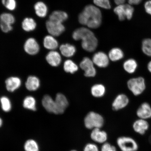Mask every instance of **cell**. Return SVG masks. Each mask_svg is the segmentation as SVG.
Returning <instances> with one entry per match:
<instances>
[{
	"label": "cell",
	"mask_w": 151,
	"mask_h": 151,
	"mask_svg": "<svg viewBox=\"0 0 151 151\" xmlns=\"http://www.w3.org/2000/svg\"><path fill=\"white\" fill-rule=\"evenodd\" d=\"M102 15L101 11L93 5L86 6L79 14L78 20L83 25L91 28H97L101 25Z\"/></svg>",
	"instance_id": "1"
},
{
	"label": "cell",
	"mask_w": 151,
	"mask_h": 151,
	"mask_svg": "<svg viewBox=\"0 0 151 151\" xmlns=\"http://www.w3.org/2000/svg\"><path fill=\"white\" fill-rule=\"evenodd\" d=\"M73 37L75 40H82L83 49L88 52H93L97 48L98 40L94 33L89 29L82 27L73 32Z\"/></svg>",
	"instance_id": "2"
},
{
	"label": "cell",
	"mask_w": 151,
	"mask_h": 151,
	"mask_svg": "<svg viewBox=\"0 0 151 151\" xmlns=\"http://www.w3.org/2000/svg\"><path fill=\"white\" fill-rule=\"evenodd\" d=\"M104 123V120L101 115L94 112H90L85 117L84 124L85 127L89 129L100 128Z\"/></svg>",
	"instance_id": "3"
},
{
	"label": "cell",
	"mask_w": 151,
	"mask_h": 151,
	"mask_svg": "<svg viewBox=\"0 0 151 151\" xmlns=\"http://www.w3.org/2000/svg\"><path fill=\"white\" fill-rule=\"evenodd\" d=\"M116 143L122 151H137L139 149L138 143L131 137H119L117 139Z\"/></svg>",
	"instance_id": "4"
},
{
	"label": "cell",
	"mask_w": 151,
	"mask_h": 151,
	"mask_svg": "<svg viewBox=\"0 0 151 151\" xmlns=\"http://www.w3.org/2000/svg\"><path fill=\"white\" fill-rule=\"evenodd\" d=\"M127 86L134 95H140L146 89V83L144 78L139 77L133 78L128 81Z\"/></svg>",
	"instance_id": "5"
},
{
	"label": "cell",
	"mask_w": 151,
	"mask_h": 151,
	"mask_svg": "<svg viewBox=\"0 0 151 151\" xmlns=\"http://www.w3.org/2000/svg\"><path fill=\"white\" fill-rule=\"evenodd\" d=\"M114 12L117 15L119 20L123 21L127 18L130 20L133 17L134 9L131 5L126 4L118 6L114 9Z\"/></svg>",
	"instance_id": "6"
},
{
	"label": "cell",
	"mask_w": 151,
	"mask_h": 151,
	"mask_svg": "<svg viewBox=\"0 0 151 151\" xmlns=\"http://www.w3.org/2000/svg\"><path fill=\"white\" fill-rule=\"evenodd\" d=\"M46 27L49 33L53 37L61 35L65 30V27L62 23L50 20L46 22Z\"/></svg>",
	"instance_id": "7"
},
{
	"label": "cell",
	"mask_w": 151,
	"mask_h": 151,
	"mask_svg": "<svg viewBox=\"0 0 151 151\" xmlns=\"http://www.w3.org/2000/svg\"><path fill=\"white\" fill-rule=\"evenodd\" d=\"M80 67L84 71V75L87 77H93L95 76L96 70L94 67V63L88 57H85L81 62Z\"/></svg>",
	"instance_id": "8"
},
{
	"label": "cell",
	"mask_w": 151,
	"mask_h": 151,
	"mask_svg": "<svg viewBox=\"0 0 151 151\" xmlns=\"http://www.w3.org/2000/svg\"><path fill=\"white\" fill-rule=\"evenodd\" d=\"M150 124L148 120L138 118L135 120L132 124L134 132L139 135L145 134L148 131Z\"/></svg>",
	"instance_id": "9"
},
{
	"label": "cell",
	"mask_w": 151,
	"mask_h": 151,
	"mask_svg": "<svg viewBox=\"0 0 151 151\" xmlns=\"http://www.w3.org/2000/svg\"><path fill=\"white\" fill-rule=\"evenodd\" d=\"M24 50L30 55H35L39 51L40 47L38 43L33 38H29L26 41L24 45Z\"/></svg>",
	"instance_id": "10"
},
{
	"label": "cell",
	"mask_w": 151,
	"mask_h": 151,
	"mask_svg": "<svg viewBox=\"0 0 151 151\" xmlns=\"http://www.w3.org/2000/svg\"><path fill=\"white\" fill-rule=\"evenodd\" d=\"M137 116L139 119L148 120L151 118V106L150 104L143 103L139 106L136 112Z\"/></svg>",
	"instance_id": "11"
},
{
	"label": "cell",
	"mask_w": 151,
	"mask_h": 151,
	"mask_svg": "<svg viewBox=\"0 0 151 151\" xmlns=\"http://www.w3.org/2000/svg\"><path fill=\"white\" fill-rule=\"evenodd\" d=\"M92 61L98 67L105 68L109 65V57L104 52H100L94 55Z\"/></svg>",
	"instance_id": "12"
},
{
	"label": "cell",
	"mask_w": 151,
	"mask_h": 151,
	"mask_svg": "<svg viewBox=\"0 0 151 151\" xmlns=\"http://www.w3.org/2000/svg\"><path fill=\"white\" fill-rule=\"evenodd\" d=\"M42 104L43 107L47 112L58 114V109L55 101H54L50 96L47 95L43 97Z\"/></svg>",
	"instance_id": "13"
},
{
	"label": "cell",
	"mask_w": 151,
	"mask_h": 151,
	"mask_svg": "<svg viewBox=\"0 0 151 151\" xmlns=\"http://www.w3.org/2000/svg\"><path fill=\"white\" fill-rule=\"evenodd\" d=\"M129 102L127 96L123 94H120L116 97L112 104V108L114 111H118L125 108Z\"/></svg>",
	"instance_id": "14"
},
{
	"label": "cell",
	"mask_w": 151,
	"mask_h": 151,
	"mask_svg": "<svg viewBox=\"0 0 151 151\" xmlns=\"http://www.w3.org/2000/svg\"><path fill=\"white\" fill-rule=\"evenodd\" d=\"M90 137L92 140L99 143H105L108 137L106 132L100 129V128L93 129L91 133Z\"/></svg>",
	"instance_id": "15"
},
{
	"label": "cell",
	"mask_w": 151,
	"mask_h": 151,
	"mask_svg": "<svg viewBox=\"0 0 151 151\" xmlns=\"http://www.w3.org/2000/svg\"><path fill=\"white\" fill-rule=\"evenodd\" d=\"M55 101L57 106L58 114H62L68 106L69 103L67 98L63 94L58 93L57 94Z\"/></svg>",
	"instance_id": "16"
},
{
	"label": "cell",
	"mask_w": 151,
	"mask_h": 151,
	"mask_svg": "<svg viewBox=\"0 0 151 151\" xmlns=\"http://www.w3.org/2000/svg\"><path fill=\"white\" fill-rule=\"evenodd\" d=\"M48 63L52 67H58L61 64V57L60 54L56 51L52 50L48 53L46 57Z\"/></svg>",
	"instance_id": "17"
},
{
	"label": "cell",
	"mask_w": 151,
	"mask_h": 151,
	"mask_svg": "<svg viewBox=\"0 0 151 151\" xmlns=\"http://www.w3.org/2000/svg\"><path fill=\"white\" fill-rule=\"evenodd\" d=\"M5 83L7 90L9 92H13L20 87L22 82L18 77H12L7 78Z\"/></svg>",
	"instance_id": "18"
},
{
	"label": "cell",
	"mask_w": 151,
	"mask_h": 151,
	"mask_svg": "<svg viewBox=\"0 0 151 151\" xmlns=\"http://www.w3.org/2000/svg\"><path fill=\"white\" fill-rule=\"evenodd\" d=\"M60 50L62 55L67 58L71 57L74 55L76 51L74 46L69 43L61 45Z\"/></svg>",
	"instance_id": "19"
},
{
	"label": "cell",
	"mask_w": 151,
	"mask_h": 151,
	"mask_svg": "<svg viewBox=\"0 0 151 151\" xmlns=\"http://www.w3.org/2000/svg\"><path fill=\"white\" fill-rule=\"evenodd\" d=\"M25 85L28 90L30 91H35L39 88L40 81L37 77L30 76L28 77Z\"/></svg>",
	"instance_id": "20"
},
{
	"label": "cell",
	"mask_w": 151,
	"mask_h": 151,
	"mask_svg": "<svg viewBox=\"0 0 151 151\" xmlns=\"http://www.w3.org/2000/svg\"><path fill=\"white\" fill-rule=\"evenodd\" d=\"M68 17V16L67 13L62 11H56L50 15L49 20L62 23L67 19Z\"/></svg>",
	"instance_id": "21"
},
{
	"label": "cell",
	"mask_w": 151,
	"mask_h": 151,
	"mask_svg": "<svg viewBox=\"0 0 151 151\" xmlns=\"http://www.w3.org/2000/svg\"><path fill=\"white\" fill-rule=\"evenodd\" d=\"M43 46L49 50H54L57 48L58 42L56 40L52 35H47L43 39Z\"/></svg>",
	"instance_id": "22"
},
{
	"label": "cell",
	"mask_w": 151,
	"mask_h": 151,
	"mask_svg": "<svg viewBox=\"0 0 151 151\" xmlns=\"http://www.w3.org/2000/svg\"><path fill=\"white\" fill-rule=\"evenodd\" d=\"M36 14L39 17L44 18L48 12L47 6L42 1H39L35 4L34 6Z\"/></svg>",
	"instance_id": "23"
},
{
	"label": "cell",
	"mask_w": 151,
	"mask_h": 151,
	"mask_svg": "<svg viewBox=\"0 0 151 151\" xmlns=\"http://www.w3.org/2000/svg\"><path fill=\"white\" fill-rule=\"evenodd\" d=\"M22 29L26 32L33 31L36 28V22L32 18H26L24 19L22 22Z\"/></svg>",
	"instance_id": "24"
},
{
	"label": "cell",
	"mask_w": 151,
	"mask_h": 151,
	"mask_svg": "<svg viewBox=\"0 0 151 151\" xmlns=\"http://www.w3.org/2000/svg\"><path fill=\"white\" fill-rule=\"evenodd\" d=\"M138 67L137 62L134 59H128L124 62V68L127 73H133L135 72Z\"/></svg>",
	"instance_id": "25"
},
{
	"label": "cell",
	"mask_w": 151,
	"mask_h": 151,
	"mask_svg": "<svg viewBox=\"0 0 151 151\" xmlns=\"http://www.w3.org/2000/svg\"><path fill=\"white\" fill-rule=\"evenodd\" d=\"M123 52L120 49L118 48H113L109 51V57L111 61H116L123 58Z\"/></svg>",
	"instance_id": "26"
},
{
	"label": "cell",
	"mask_w": 151,
	"mask_h": 151,
	"mask_svg": "<svg viewBox=\"0 0 151 151\" xmlns=\"http://www.w3.org/2000/svg\"><path fill=\"white\" fill-rule=\"evenodd\" d=\"M23 106L24 108L33 111L37 110L36 101L35 98L31 96L26 97L23 101Z\"/></svg>",
	"instance_id": "27"
},
{
	"label": "cell",
	"mask_w": 151,
	"mask_h": 151,
	"mask_svg": "<svg viewBox=\"0 0 151 151\" xmlns=\"http://www.w3.org/2000/svg\"><path fill=\"white\" fill-rule=\"evenodd\" d=\"M105 88L103 85L101 84L94 85L91 88V93L94 97H101L105 93Z\"/></svg>",
	"instance_id": "28"
},
{
	"label": "cell",
	"mask_w": 151,
	"mask_h": 151,
	"mask_svg": "<svg viewBox=\"0 0 151 151\" xmlns=\"http://www.w3.org/2000/svg\"><path fill=\"white\" fill-rule=\"evenodd\" d=\"M64 70L66 72L73 73L78 70V67L76 64L70 60H66L64 63Z\"/></svg>",
	"instance_id": "29"
},
{
	"label": "cell",
	"mask_w": 151,
	"mask_h": 151,
	"mask_svg": "<svg viewBox=\"0 0 151 151\" xmlns=\"http://www.w3.org/2000/svg\"><path fill=\"white\" fill-rule=\"evenodd\" d=\"M15 19L13 15L9 13H4L0 16V22L10 24L14 23Z\"/></svg>",
	"instance_id": "30"
},
{
	"label": "cell",
	"mask_w": 151,
	"mask_h": 151,
	"mask_svg": "<svg viewBox=\"0 0 151 151\" xmlns=\"http://www.w3.org/2000/svg\"><path fill=\"white\" fill-rule=\"evenodd\" d=\"M142 50L146 55L151 57V39H146L143 40L142 44Z\"/></svg>",
	"instance_id": "31"
},
{
	"label": "cell",
	"mask_w": 151,
	"mask_h": 151,
	"mask_svg": "<svg viewBox=\"0 0 151 151\" xmlns=\"http://www.w3.org/2000/svg\"><path fill=\"white\" fill-rule=\"evenodd\" d=\"M26 151H39V147L37 143L33 139H29L24 145Z\"/></svg>",
	"instance_id": "32"
},
{
	"label": "cell",
	"mask_w": 151,
	"mask_h": 151,
	"mask_svg": "<svg viewBox=\"0 0 151 151\" xmlns=\"http://www.w3.org/2000/svg\"><path fill=\"white\" fill-rule=\"evenodd\" d=\"M2 109L5 112H9L12 108L11 102L9 98L3 96L0 99Z\"/></svg>",
	"instance_id": "33"
},
{
	"label": "cell",
	"mask_w": 151,
	"mask_h": 151,
	"mask_svg": "<svg viewBox=\"0 0 151 151\" xmlns=\"http://www.w3.org/2000/svg\"><path fill=\"white\" fill-rule=\"evenodd\" d=\"M2 3L7 9L10 11H14L17 7L16 0H2Z\"/></svg>",
	"instance_id": "34"
},
{
	"label": "cell",
	"mask_w": 151,
	"mask_h": 151,
	"mask_svg": "<svg viewBox=\"0 0 151 151\" xmlns=\"http://www.w3.org/2000/svg\"><path fill=\"white\" fill-rule=\"evenodd\" d=\"M94 4L101 8L109 9L111 6L109 0H93Z\"/></svg>",
	"instance_id": "35"
},
{
	"label": "cell",
	"mask_w": 151,
	"mask_h": 151,
	"mask_svg": "<svg viewBox=\"0 0 151 151\" xmlns=\"http://www.w3.org/2000/svg\"><path fill=\"white\" fill-rule=\"evenodd\" d=\"M101 151H117V150L116 147L109 143L105 142L101 147Z\"/></svg>",
	"instance_id": "36"
},
{
	"label": "cell",
	"mask_w": 151,
	"mask_h": 151,
	"mask_svg": "<svg viewBox=\"0 0 151 151\" xmlns=\"http://www.w3.org/2000/svg\"><path fill=\"white\" fill-rule=\"evenodd\" d=\"M0 27L1 31L4 33H8L13 29L12 25L0 22Z\"/></svg>",
	"instance_id": "37"
},
{
	"label": "cell",
	"mask_w": 151,
	"mask_h": 151,
	"mask_svg": "<svg viewBox=\"0 0 151 151\" xmlns=\"http://www.w3.org/2000/svg\"><path fill=\"white\" fill-rule=\"evenodd\" d=\"M83 151H99L97 145L92 143H88L84 147Z\"/></svg>",
	"instance_id": "38"
},
{
	"label": "cell",
	"mask_w": 151,
	"mask_h": 151,
	"mask_svg": "<svg viewBox=\"0 0 151 151\" xmlns=\"http://www.w3.org/2000/svg\"><path fill=\"white\" fill-rule=\"evenodd\" d=\"M145 9L147 14L151 15V0L146 2L144 5Z\"/></svg>",
	"instance_id": "39"
},
{
	"label": "cell",
	"mask_w": 151,
	"mask_h": 151,
	"mask_svg": "<svg viewBox=\"0 0 151 151\" xmlns=\"http://www.w3.org/2000/svg\"><path fill=\"white\" fill-rule=\"evenodd\" d=\"M142 0H128V3L131 5H137L140 3Z\"/></svg>",
	"instance_id": "40"
},
{
	"label": "cell",
	"mask_w": 151,
	"mask_h": 151,
	"mask_svg": "<svg viewBox=\"0 0 151 151\" xmlns=\"http://www.w3.org/2000/svg\"><path fill=\"white\" fill-rule=\"evenodd\" d=\"M126 0H114L115 3L116 5H119L124 4Z\"/></svg>",
	"instance_id": "41"
},
{
	"label": "cell",
	"mask_w": 151,
	"mask_h": 151,
	"mask_svg": "<svg viewBox=\"0 0 151 151\" xmlns=\"http://www.w3.org/2000/svg\"><path fill=\"white\" fill-rule=\"evenodd\" d=\"M148 70L151 73V61L149 62L147 65Z\"/></svg>",
	"instance_id": "42"
},
{
	"label": "cell",
	"mask_w": 151,
	"mask_h": 151,
	"mask_svg": "<svg viewBox=\"0 0 151 151\" xmlns=\"http://www.w3.org/2000/svg\"><path fill=\"white\" fill-rule=\"evenodd\" d=\"M3 124V121L0 118V127H1Z\"/></svg>",
	"instance_id": "43"
},
{
	"label": "cell",
	"mask_w": 151,
	"mask_h": 151,
	"mask_svg": "<svg viewBox=\"0 0 151 151\" xmlns=\"http://www.w3.org/2000/svg\"><path fill=\"white\" fill-rule=\"evenodd\" d=\"M149 142H150L151 145V135H150V137H149Z\"/></svg>",
	"instance_id": "44"
},
{
	"label": "cell",
	"mask_w": 151,
	"mask_h": 151,
	"mask_svg": "<svg viewBox=\"0 0 151 151\" xmlns=\"http://www.w3.org/2000/svg\"><path fill=\"white\" fill-rule=\"evenodd\" d=\"M70 151H77L76 150H71Z\"/></svg>",
	"instance_id": "45"
}]
</instances>
